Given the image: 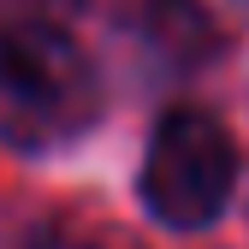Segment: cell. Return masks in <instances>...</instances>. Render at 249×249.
<instances>
[{"label":"cell","instance_id":"obj_1","mask_svg":"<svg viewBox=\"0 0 249 249\" xmlns=\"http://www.w3.org/2000/svg\"><path fill=\"white\" fill-rule=\"evenodd\" d=\"M101 113L89 53L53 24H0V142L59 148Z\"/></svg>","mask_w":249,"mask_h":249},{"label":"cell","instance_id":"obj_2","mask_svg":"<svg viewBox=\"0 0 249 249\" xmlns=\"http://www.w3.org/2000/svg\"><path fill=\"white\" fill-rule=\"evenodd\" d=\"M237 178V148L208 113H166L148 137L142 196L166 226H208Z\"/></svg>","mask_w":249,"mask_h":249},{"label":"cell","instance_id":"obj_3","mask_svg":"<svg viewBox=\"0 0 249 249\" xmlns=\"http://www.w3.org/2000/svg\"><path fill=\"white\" fill-rule=\"evenodd\" d=\"M148 18H154L160 48L178 53V59H202V53L213 48V30H208V18L196 12V0H154Z\"/></svg>","mask_w":249,"mask_h":249},{"label":"cell","instance_id":"obj_4","mask_svg":"<svg viewBox=\"0 0 249 249\" xmlns=\"http://www.w3.org/2000/svg\"><path fill=\"white\" fill-rule=\"evenodd\" d=\"M53 249H71V243H53Z\"/></svg>","mask_w":249,"mask_h":249}]
</instances>
